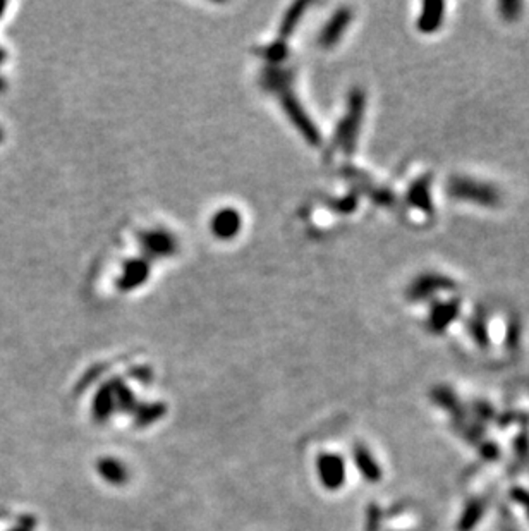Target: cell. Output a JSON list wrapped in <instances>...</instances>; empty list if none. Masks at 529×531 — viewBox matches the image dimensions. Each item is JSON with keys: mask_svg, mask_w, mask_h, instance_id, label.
<instances>
[{"mask_svg": "<svg viewBox=\"0 0 529 531\" xmlns=\"http://www.w3.org/2000/svg\"><path fill=\"white\" fill-rule=\"evenodd\" d=\"M483 513H485V504H483L481 500H473V502H469L464 509V513H462L461 519H459L457 530L471 531L478 523H480Z\"/></svg>", "mask_w": 529, "mask_h": 531, "instance_id": "6", "label": "cell"}, {"mask_svg": "<svg viewBox=\"0 0 529 531\" xmlns=\"http://www.w3.org/2000/svg\"><path fill=\"white\" fill-rule=\"evenodd\" d=\"M455 287L457 284L450 277L438 274V272H424L416 277L407 287V298L411 301H424V299L433 298L436 292L454 291Z\"/></svg>", "mask_w": 529, "mask_h": 531, "instance_id": "2", "label": "cell"}, {"mask_svg": "<svg viewBox=\"0 0 529 531\" xmlns=\"http://www.w3.org/2000/svg\"><path fill=\"white\" fill-rule=\"evenodd\" d=\"M447 191L452 198L478 203L481 206H497L500 203V191L492 184L480 183L469 177H452L447 184Z\"/></svg>", "mask_w": 529, "mask_h": 531, "instance_id": "1", "label": "cell"}, {"mask_svg": "<svg viewBox=\"0 0 529 531\" xmlns=\"http://www.w3.org/2000/svg\"><path fill=\"white\" fill-rule=\"evenodd\" d=\"M445 19V4L442 0H428L423 4V9L418 18V29L421 33L430 34L435 33L442 26Z\"/></svg>", "mask_w": 529, "mask_h": 531, "instance_id": "4", "label": "cell"}, {"mask_svg": "<svg viewBox=\"0 0 529 531\" xmlns=\"http://www.w3.org/2000/svg\"><path fill=\"white\" fill-rule=\"evenodd\" d=\"M511 497L514 502H517L524 511H526L529 518V492L524 490V488H514L511 492Z\"/></svg>", "mask_w": 529, "mask_h": 531, "instance_id": "10", "label": "cell"}, {"mask_svg": "<svg viewBox=\"0 0 529 531\" xmlns=\"http://www.w3.org/2000/svg\"><path fill=\"white\" fill-rule=\"evenodd\" d=\"M461 313V301L459 299H447L436 301L431 305L430 317H428V330L433 334H443Z\"/></svg>", "mask_w": 529, "mask_h": 531, "instance_id": "3", "label": "cell"}, {"mask_svg": "<svg viewBox=\"0 0 529 531\" xmlns=\"http://www.w3.org/2000/svg\"><path fill=\"white\" fill-rule=\"evenodd\" d=\"M469 330H471V336L474 337V341L478 342V346L480 348H488L490 344V337H488V332H486V325H485V320H483L481 317H474L473 320H471L469 323Z\"/></svg>", "mask_w": 529, "mask_h": 531, "instance_id": "8", "label": "cell"}, {"mask_svg": "<svg viewBox=\"0 0 529 531\" xmlns=\"http://www.w3.org/2000/svg\"><path fill=\"white\" fill-rule=\"evenodd\" d=\"M4 7H6V4L0 2V16H2V13H4Z\"/></svg>", "mask_w": 529, "mask_h": 531, "instance_id": "11", "label": "cell"}, {"mask_svg": "<svg viewBox=\"0 0 529 531\" xmlns=\"http://www.w3.org/2000/svg\"><path fill=\"white\" fill-rule=\"evenodd\" d=\"M2 136H4V133H2V131H0V141H2Z\"/></svg>", "mask_w": 529, "mask_h": 531, "instance_id": "12", "label": "cell"}, {"mask_svg": "<svg viewBox=\"0 0 529 531\" xmlns=\"http://www.w3.org/2000/svg\"><path fill=\"white\" fill-rule=\"evenodd\" d=\"M358 466L361 468V471L365 473L366 478L370 480H378L380 478V469H378V464L374 463L373 457L370 456L366 451H358Z\"/></svg>", "mask_w": 529, "mask_h": 531, "instance_id": "7", "label": "cell"}, {"mask_svg": "<svg viewBox=\"0 0 529 531\" xmlns=\"http://www.w3.org/2000/svg\"><path fill=\"white\" fill-rule=\"evenodd\" d=\"M430 186L431 177L423 176L419 179H416L407 191V202L428 215L433 214V199H431Z\"/></svg>", "mask_w": 529, "mask_h": 531, "instance_id": "5", "label": "cell"}, {"mask_svg": "<svg viewBox=\"0 0 529 531\" xmlns=\"http://www.w3.org/2000/svg\"><path fill=\"white\" fill-rule=\"evenodd\" d=\"M498 9H500L502 18L505 21H516L521 16V11H523V4L516 2V0H505V2L498 4Z\"/></svg>", "mask_w": 529, "mask_h": 531, "instance_id": "9", "label": "cell"}]
</instances>
